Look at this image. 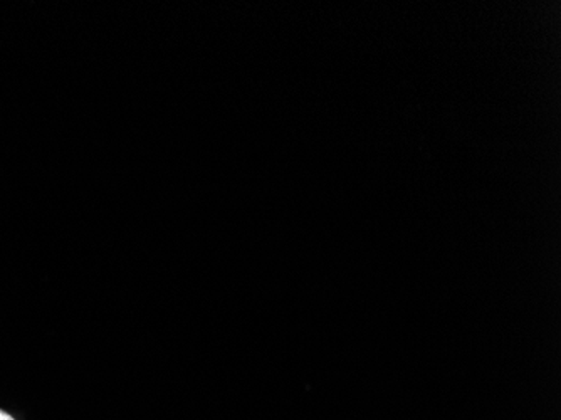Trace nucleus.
<instances>
[{"instance_id": "1", "label": "nucleus", "mask_w": 561, "mask_h": 420, "mask_svg": "<svg viewBox=\"0 0 561 420\" xmlns=\"http://www.w3.org/2000/svg\"><path fill=\"white\" fill-rule=\"evenodd\" d=\"M0 420H17L13 417V414H9V412H5L4 408H0Z\"/></svg>"}]
</instances>
